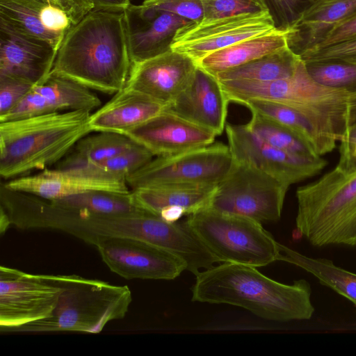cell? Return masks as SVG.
Listing matches in <instances>:
<instances>
[{
	"instance_id": "cell-1",
	"label": "cell",
	"mask_w": 356,
	"mask_h": 356,
	"mask_svg": "<svg viewBox=\"0 0 356 356\" xmlns=\"http://www.w3.org/2000/svg\"><path fill=\"white\" fill-rule=\"evenodd\" d=\"M131 66L123 11L94 9L65 35L51 73L115 95Z\"/></svg>"
},
{
	"instance_id": "cell-2",
	"label": "cell",
	"mask_w": 356,
	"mask_h": 356,
	"mask_svg": "<svg viewBox=\"0 0 356 356\" xmlns=\"http://www.w3.org/2000/svg\"><path fill=\"white\" fill-rule=\"evenodd\" d=\"M195 275L194 302L234 305L275 322L309 320L314 313L311 286L305 280L283 284L256 267L234 263L213 266Z\"/></svg>"
},
{
	"instance_id": "cell-3",
	"label": "cell",
	"mask_w": 356,
	"mask_h": 356,
	"mask_svg": "<svg viewBox=\"0 0 356 356\" xmlns=\"http://www.w3.org/2000/svg\"><path fill=\"white\" fill-rule=\"evenodd\" d=\"M91 112L70 111L0 122V175L10 180L60 162L92 131Z\"/></svg>"
},
{
	"instance_id": "cell-4",
	"label": "cell",
	"mask_w": 356,
	"mask_h": 356,
	"mask_svg": "<svg viewBox=\"0 0 356 356\" xmlns=\"http://www.w3.org/2000/svg\"><path fill=\"white\" fill-rule=\"evenodd\" d=\"M296 225L313 245L356 246V170L334 168L299 187Z\"/></svg>"
},
{
	"instance_id": "cell-5",
	"label": "cell",
	"mask_w": 356,
	"mask_h": 356,
	"mask_svg": "<svg viewBox=\"0 0 356 356\" xmlns=\"http://www.w3.org/2000/svg\"><path fill=\"white\" fill-rule=\"evenodd\" d=\"M64 290L48 317L10 332H81L97 334L110 321L123 318L132 301L128 286L70 275H63Z\"/></svg>"
},
{
	"instance_id": "cell-6",
	"label": "cell",
	"mask_w": 356,
	"mask_h": 356,
	"mask_svg": "<svg viewBox=\"0 0 356 356\" xmlns=\"http://www.w3.org/2000/svg\"><path fill=\"white\" fill-rule=\"evenodd\" d=\"M187 216L188 224L218 262L257 268L280 260V243L257 220L210 207Z\"/></svg>"
},
{
	"instance_id": "cell-7",
	"label": "cell",
	"mask_w": 356,
	"mask_h": 356,
	"mask_svg": "<svg viewBox=\"0 0 356 356\" xmlns=\"http://www.w3.org/2000/svg\"><path fill=\"white\" fill-rule=\"evenodd\" d=\"M289 186L258 168L234 161L209 207L259 222L277 221Z\"/></svg>"
},
{
	"instance_id": "cell-8",
	"label": "cell",
	"mask_w": 356,
	"mask_h": 356,
	"mask_svg": "<svg viewBox=\"0 0 356 356\" xmlns=\"http://www.w3.org/2000/svg\"><path fill=\"white\" fill-rule=\"evenodd\" d=\"M234 159L221 143L184 152L156 156L129 175L131 190L164 184L217 185L229 171Z\"/></svg>"
},
{
	"instance_id": "cell-9",
	"label": "cell",
	"mask_w": 356,
	"mask_h": 356,
	"mask_svg": "<svg viewBox=\"0 0 356 356\" xmlns=\"http://www.w3.org/2000/svg\"><path fill=\"white\" fill-rule=\"evenodd\" d=\"M63 290L62 275L30 274L1 266V332L50 316Z\"/></svg>"
},
{
	"instance_id": "cell-10",
	"label": "cell",
	"mask_w": 356,
	"mask_h": 356,
	"mask_svg": "<svg viewBox=\"0 0 356 356\" xmlns=\"http://www.w3.org/2000/svg\"><path fill=\"white\" fill-rule=\"evenodd\" d=\"M277 29L268 10L190 21L178 29L171 49L197 61L239 41Z\"/></svg>"
},
{
	"instance_id": "cell-11",
	"label": "cell",
	"mask_w": 356,
	"mask_h": 356,
	"mask_svg": "<svg viewBox=\"0 0 356 356\" xmlns=\"http://www.w3.org/2000/svg\"><path fill=\"white\" fill-rule=\"evenodd\" d=\"M225 130L234 161L252 165L289 186L319 174L327 165L321 156L295 154L268 144L246 124L227 123Z\"/></svg>"
},
{
	"instance_id": "cell-12",
	"label": "cell",
	"mask_w": 356,
	"mask_h": 356,
	"mask_svg": "<svg viewBox=\"0 0 356 356\" xmlns=\"http://www.w3.org/2000/svg\"><path fill=\"white\" fill-rule=\"evenodd\" d=\"M96 248L108 268L127 280H171L186 270L177 257L140 240L109 238L101 241Z\"/></svg>"
},
{
	"instance_id": "cell-13",
	"label": "cell",
	"mask_w": 356,
	"mask_h": 356,
	"mask_svg": "<svg viewBox=\"0 0 356 356\" xmlns=\"http://www.w3.org/2000/svg\"><path fill=\"white\" fill-rule=\"evenodd\" d=\"M56 53L48 42L0 17V76L38 84L51 73Z\"/></svg>"
},
{
	"instance_id": "cell-14",
	"label": "cell",
	"mask_w": 356,
	"mask_h": 356,
	"mask_svg": "<svg viewBox=\"0 0 356 356\" xmlns=\"http://www.w3.org/2000/svg\"><path fill=\"white\" fill-rule=\"evenodd\" d=\"M241 104L287 127L318 156L331 152L350 126L306 109L273 102L251 99Z\"/></svg>"
},
{
	"instance_id": "cell-15",
	"label": "cell",
	"mask_w": 356,
	"mask_h": 356,
	"mask_svg": "<svg viewBox=\"0 0 356 356\" xmlns=\"http://www.w3.org/2000/svg\"><path fill=\"white\" fill-rule=\"evenodd\" d=\"M5 187L54 200L93 191L131 192L126 179L92 174L80 168L45 169L32 175L10 179Z\"/></svg>"
},
{
	"instance_id": "cell-16",
	"label": "cell",
	"mask_w": 356,
	"mask_h": 356,
	"mask_svg": "<svg viewBox=\"0 0 356 356\" xmlns=\"http://www.w3.org/2000/svg\"><path fill=\"white\" fill-rule=\"evenodd\" d=\"M197 70L188 56L172 49L132 64L125 87L168 106L188 86Z\"/></svg>"
},
{
	"instance_id": "cell-17",
	"label": "cell",
	"mask_w": 356,
	"mask_h": 356,
	"mask_svg": "<svg viewBox=\"0 0 356 356\" xmlns=\"http://www.w3.org/2000/svg\"><path fill=\"white\" fill-rule=\"evenodd\" d=\"M102 102L92 90L52 73L34 85L0 122L42 114L84 110L92 112Z\"/></svg>"
},
{
	"instance_id": "cell-18",
	"label": "cell",
	"mask_w": 356,
	"mask_h": 356,
	"mask_svg": "<svg viewBox=\"0 0 356 356\" xmlns=\"http://www.w3.org/2000/svg\"><path fill=\"white\" fill-rule=\"evenodd\" d=\"M154 156L172 155L212 144V131L164 110L127 135Z\"/></svg>"
},
{
	"instance_id": "cell-19",
	"label": "cell",
	"mask_w": 356,
	"mask_h": 356,
	"mask_svg": "<svg viewBox=\"0 0 356 356\" xmlns=\"http://www.w3.org/2000/svg\"><path fill=\"white\" fill-rule=\"evenodd\" d=\"M123 13L131 65L170 50L177 30L190 22L142 4L131 3Z\"/></svg>"
},
{
	"instance_id": "cell-20",
	"label": "cell",
	"mask_w": 356,
	"mask_h": 356,
	"mask_svg": "<svg viewBox=\"0 0 356 356\" xmlns=\"http://www.w3.org/2000/svg\"><path fill=\"white\" fill-rule=\"evenodd\" d=\"M229 102L219 81L197 67L188 86L165 110L218 136L225 129Z\"/></svg>"
},
{
	"instance_id": "cell-21",
	"label": "cell",
	"mask_w": 356,
	"mask_h": 356,
	"mask_svg": "<svg viewBox=\"0 0 356 356\" xmlns=\"http://www.w3.org/2000/svg\"><path fill=\"white\" fill-rule=\"evenodd\" d=\"M165 108L166 106L148 95L124 87L105 104L91 113L89 127L92 131L126 136Z\"/></svg>"
},
{
	"instance_id": "cell-22",
	"label": "cell",
	"mask_w": 356,
	"mask_h": 356,
	"mask_svg": "<svg viewBox=\"0 0 356 356\" xmlns=\"http://www.w3.org/2000/svg\"><path fill=\"white\" fill-rule=\"evenodd\" d=\"M356 14V0H316L288 29L289 48L299 56L316 47L336 25Z\"/></svg>"
},
{
	"instance_id": "cell-23",
	"label": "cell",
	"mask_w": 356,
	"mask_h": 356,
	"mask_svg": "<svg viewBox=\"0 0 356 356\" xmlns=\"http://www.w3.org/2000/svg\"><path fill=\"white\" fill-rule=\"evenodd\" d=\"M217 185L164 184L131 190L135 204L159 215L168 208L182 209L186 216L209 207Z\"/></svg>"
},
{
	"instance_id": "cell-24",
	"label": "cell",
	"mask_w": 356,
	"mask_h": 356,
	"mask_svg": "<svg viewBox=\"0 0 356 356\" xmlns=\"http://www.w3.org/2000/svg\"><path fill=\"white\" fill-rule=\"evenodd\" d=\"M287 47H289L287 31L277 29L271 32L239 41L213 52L197 61L196 65L216 77L222 72Z\"/></svg>"
},
{
	"instance_id": "cell-25",
	"label": "cell",
	"mask_w": 356,
	"mask_h": 356,
	"mask_svg": "<svg viewBox=\"0 0 356 356\" xmlns=\"http://www.w3.org/2000/svg\"><path fill=\"white\" fill-rule=\"evenodd\" d=\"M302 62L300 56L287 47L222 72L216 78L219 81H270L291 76Z\"/></svg>"
},
{
	"instance_id": "cell-26",
	"label": "cell",
	"mask_w": 356,
	"mask_h": 356,
	"mask_svg": "<svg viewBox=\"0 0 356 356\" xmlns=\"http://www.w3.org/2000/svg\"><path fill=\"white\" fill-rule=\"evenodd\" d=\"M279 261L295 265L313 275L323 285L347 298L356 307V273L324 258L310 257L280 244Z\"/></svg>"
},
{
	"instance_id": "cell-27",
	"label": "cell",
	"mask_w": 356,
	"mask_h": 356,
	"mask_svg": "<svg viewBox=\"0 0 356 356\" xmlns=\"http://www.w3.org/2000/svg\"><path fill=\"white\" fill-rule=\"evenodd\" d=\"M136 143L125 135L99 131L80 139L57 163V168H80L110 159Z\"/></svg>"
},
{
	"instance_id": "cell-28",
	"label": "cell",
	"mask_w": 356,
	"mask_h": 356,
	"mask_svg": "<svg viewBox=\"0 0 356 356\" xmlns=\"http://www.w3.org/2000/svg\"><path fill=\"white\" fill-rule=\"evenodd\" d=\"M46 3L43 0H0V17L58 51L65 35L51 32L42 25L40 15Z\"/></svg>"
},
{
	"instance_id": "cell-29",
	"label": "cell",
	"mask_w": 356,
	"mask_h": 356,
	"mask_svg": "<svg viewBox=\"0 0 356 356\" xmlns=\"http://www.w3.org/2000/svg\"><path fill=\"white\" fill-rule=\"evenodd\" d=\"M72 209L101 215L127 214L141 209L129 193L93 191L51 200Z\"/></svg>"
},
{
	"instance_id": "cell-30",
	"label": "cell",
	"mask_w": 356,
	"mask_h": 356,
	"mask_svg": "<svg viewBox=\"0 0 356 356\" xmlns=\"http://www.w3.org/2000/svg\"><path fill=\"white\" fill-rule=\"evenodd\" d=\"M248 128L260 139L282 150L302 156H316L290 129L265 115L251 111Z\"/></svg>"
},
{
	"instance_id": "cell-31",
	"label": "cell",
	"mask_w": 356,
	"mask_h": 356,
	"mask_svg": "<svg viewBox=\"0 0 356 356\" xmlns=\"http://www.w3.org/2000/svg\"><path fill=\"white\" fill-rule=\"evenodd\" d=\"M154 156L146 147L136 143L130 148L101 162L80 168L92 174L117 179L126 178L149 162Z\"/></svg>"
},
{
	"instance_id": "cell-32",
	"label": "cell",
	"mask_w": 356,
	"mask_h": 356,
	"mask_svg": "<svg viewBox=\"0 0 356 356\" xmlns=\"http://www.w3.org/2000/svg\"><path fill=\"white\" fill-rule=\"evenodd\" d=\"M309 76L327 87L356 92V64L341 61L305 62Z\"/></svg>"
},
{
	"instance_id": "cell-33",
	"label": "cell",
	"mask_w": 356,
	"mask_h": 356,
	"mask_svg": "<svg viewBox=\"0 0 356 356\" xmlns=\"http://www.w3.org/2000/svg\"><path fill=\"white\" fill-rule=\"evenodd\" d=\"M203 18H215L268 10L264 0H200Z\"/></svg>"
},
{
	"instance_id": "cell-34",
	"label": "cell",
	"mask_w": 356,
	"mask_h": 356,
	"mask_svg": "<svg viewBox=\"0 0 356 356\" xmlns=\"http://www.w3.org/2000/svg\"><path fill=\"white\" fill-rule=\"evenodd\" d=\"M316 0H264L277 29L290 28Z\"/></svg>"
},
{
	"instance_id": "cell-35",
	"label": "cell",
	"mask_w": 356,
	"mask_h": 356,
	"mask_svg": "<svg viewBox=\"0 0 356 356\" xmlns=\"http://www.w3.org/2000/svg\"><path fill=\"white\" fill-rule=\"evenodd\" d=\"M300 56L304 62L331 60L356 64V39L312 49Z\"/></svg>"
},
{
	"instance_id": "cell-36",
	"label": "cell",
	"mask_w": 356,
	"mask_h": 356,
	"mask_svg": "<svg viewBox=\"0 0 356 356\" xmlns=\"http://www.w3.org/2000/svg\"><path fill=\"white\" fill-rule=\"evenodd\" d=\"M141 4L156 11L176 14L192 22L203 18L200 0H145Z\"/></svg>"
},
{
	"instance_id": "cell-37",
	"label": "cell",
	"mask_w": 356,
	"mask_h": 356,
	"mask_svg": "<svg viewBox=\"0 0 356 356\" xmlns=\"http://www.w3.org/2000/svg\"><path fill=\"white\" fill-rule=\"evenodd\" d=\"M33 86L15 77L0 76V119L18 104Z\"/></svg>"
},
{
	"instance_id": "cell-38",
	"label": "cell",
	"mask_w": 356,
	"mask_h": 356,
	"mask_svg": "<svg viewBox=\"0 0 356 356\" xmlns=\"http://www.w3.org/2000/svg\"><path fill=\"white\" fill-rule=\"evenodd\" d=\"M40 17L42 25L54 33L65 35L73 26L63 10L48 3L42 8Z\"/></svg>"
},
{
	"instance_id": "cell-39",
	"label": "cell",
	"mask_w": 356,
	"mask_h": 356,
	"mask_svg": "<svg viewBox=\"0 0 356 356\" xmlns=\"http://www.w3.org/2000/svg\"><path fill=\"white\" fill-rule=\"evenodd\" d=\"M338 169L350 172L356 170V122L352 123L341 139Z\"/></svg>"
},
{
	"instance_id": "cell-40",
	"label": "cell",
	"mask_w": 356,
	"mask_h": 356,
	"mask_svg": "<svg viewBox=\"0 0 356 356\" xmlns=\"http://www.w3.org/2000/svg\"><path fill=\"white\" fill-rule=\"evenodd\" d=\"M353 39H356V14L334 26L322 39L320 43L312 49L334 44Z\"/></svg>"
},
{
	"instance_id": "cell-41",
	"label": "cell",
	"mask_w": 356,
	"mask_h": 356,
	"mask_svg": "<svg viewBox=\"0 0 356 356\" xmlns=\"http://www.w3.org/2000/svg\"><path fill=\"white\" fill-rule=\"evenodd\" d=\"M63 10L73 25L76 24L88 13L95 9L90 0H43Z\"/></svg>"
},
{
	"instance_id": "cell-42",
	"label": "cell",
	"mask_w": 356,
	"mask_h": 356,
	"mask_svg": "<svg viewBox=\"0 0 356 356\" xmlns=\"http://www.w3.org/2000/svg\"><path fill=\"white\" fill-rule=\"evenodd\" d=\"M97 10L124 11L130 4V0H90Z\"/></svg>"
},
{
	"instance_id": "cell-43",
	"label": "cell",
	"mask_w": 356,
	"mask_h": 356,
	"mask_svg": "<svg viewBox=\"0 0 356 356\" xmlns=\"http://www.w3.org/2000/svg\"><path fill=\"white\" fill-rule=\"evenodd\" d=\"M11 225L10 218L3 207H0V234H4Z\"/></svg>"
},
{
	"instance_id": "cell-44",
	"label": "cell",
	"mask_w": 356,
	"mask_h": 356,
	"mask_svg": "<svg viewBox=\"0 0 356 356\" xmlns=\"http://www.w3.org/2000/svg\"><path fill=\"white\" fill-rule=\"evenodd\" d=\"M350 111H351V114H352V117H353L354 115H356V92H354V94L352 97V99L350 100Z\"/></svg>"
},
{
	"instance_id": "cell-45",
	"label": "cell",
	"mask_w": 356,
	"mask_h": 356,
	"mask_svg": "<svg viewBox=\"0 0 356 356\" xmlns=\"http://www.w3.org/2000/svg\"><path fill=\"white\" fill-rule=\"evenodd\" d=\"M354 122H356V115H354L352 117V122H351V124H352V123H354Z\"/></svg>"
}]
</instances>
